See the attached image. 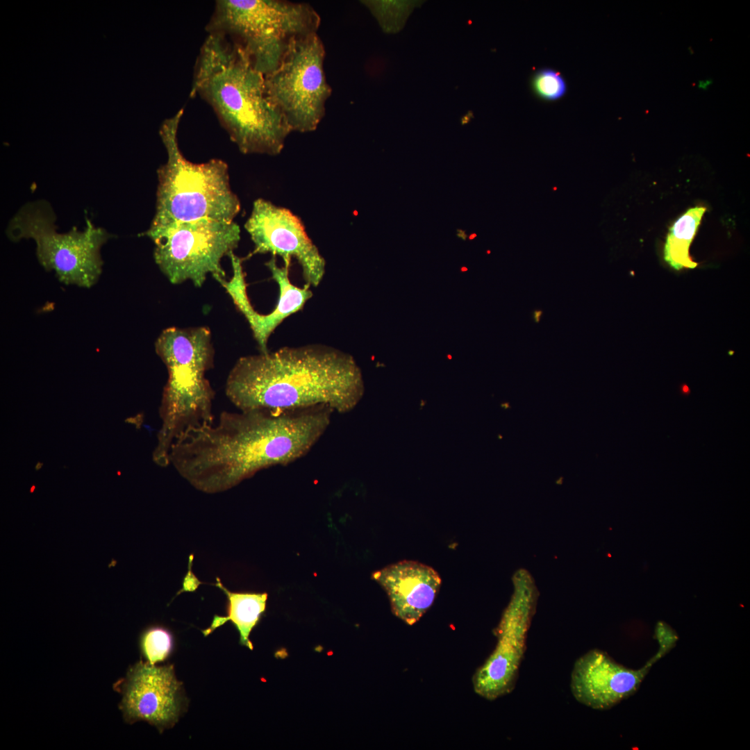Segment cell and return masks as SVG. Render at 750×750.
<instances>
[{
  "label": "cell",
  "instance_id": "obj_1",
  "mask_svg": "<svg viewBox=\"0 0 750 750\" xmlns=\"http://www.w3.org/2000/svg\"><path fill=\"white\" fill-rule=\"evenodd\" d=\"M326 406L283 412H222L215 424L190 428L174 442L169 462L197 490H228L258 472L306 456L324 435Z\"/></svg>",
  "mask_w": 750,
  "mask_h": 750
},
{
  "label": "cell",
  "instance_id": "obj_2",
  "mask_svg": "<svg viewBox=\"0 0 750 750\" xmlns=\"http://www.w3.org/2000/svg\"><path fill=\"white\" fill-rule=\"evenodd\" d=\"M225 390L242 411L279 413L322 406L344 414L361 400L365 385L351 354L311 344L240 358L227 377Z\"/></svg>",
  "mask_w": 750,
  "mask_h": 750
},
{
  "label": "cell",
  "instance_id": "obj_3",
  "mask_svg": "<svg viewBox=\"0 0 750 750\" xmlns=\"http://www.w3.org/2000/svg\"><path fill=\"white\" fill-rule=\"evenodd\" d=\"M197 95L210 105L242 153L274 156L283 149L292 131L267 95L265 75L222 34L209 33L200 49L190 97Z\"/></svg>",
  "mask_w": 750,
  "mask_h": 750
},
{
  "label": "cell",
  "instance_id": "obj_4",
  "mask_svg": "<svg viewBox=\"0 0 750 750\" xmlns=\"http://www.w3.org/2000/svg\"><path fill=\"white\" fill-rule=\"evenodd\" d=\"M211 338L207 327H169L156 341V352L168 372L159 408L162 424L153 453V460L160 467L169 465L172 445L184 431L213 424L215 392L206 376L213 367Z\"/></svg>",
  "mask_w": 750,
  "mask_h": 750
},
{
  "label": "cell",
  "instance_id": "obj_5",
  "mask_svg": "<svg viewBox=\"0 0 750 750\" xmlns=\"http://www.w3.org/2000/svg\"><path fill=\"white\" fill-rule=\"evenodd\" d=\"M183 115L181 108L160 129L167 160L157 171L156 207L151 227L201 219L233 222L240 202L231 190L228 165L220 159L194 163L184 157L178 142Z\"/></svg>",
  "mask_w": 750,
  "mask_h": 750
},
{
  "label": "cell",
  "instance_id": "obj_6",
  "mask_svg": "<svg viewBox=\"0 0 750 750\" xmlns=\"http://www.w3.org/2000/svg\"><path fill=\"white\" fill-rule=\"evenodd\" d=\"M320 17L309 4L279 0H218L206 26L239 45L264 75L278 65L291 42L317 33Z\"/></svg>",
  "mask_w": 750,
  "mask_h": 750
},
{
  "label": "cell",
  "instance_id": "obj_7",
  "mask_svg": "<svg viewBox=\"0 0 750 750\" xmlns=\"http://www.w3.org/2000/svg\"><path fill=\"white\" fill-rule=\"evenodd\" d=\"M54 222L55 214L49 203L35 201L18 210L6 232L13 241L33 239L41 265L47 271H53L62 283L91 288L102 272L100 250L109 239L108 233L88 221L83 231L74 228L60 233L56 231Z\"/></svg>",
  "mask_w": 750,
  "mask_h": 750
},
{
  "label": "cell",
  "instance_id": "obj_8",
  "mask_svg": "<svg viewBox=\"0 0 750 750\" xmlns=\"http://www.w3.org/2000/svg\"><path fill=\"white\" fill-rule=\"evenodd\" d=\"M144 235L153 241L155 262L171 283L190 281L201 287L208 274L225 279L221 261L237 248L240 228L234 221L201 219L150 226Z\"/></svg>",
  "mask_w": 750,
  "mask_h": 750
},
{
  "label": "cell",
  "instance_id": "obj_9",
  "mask_svg": "<svg viewBox=\"0 0 750 750\" xmlns=\"http://www.w3.org/2000/svg\"><path fill=\"white\" fill-rule=\"evenodd\" d=\"M325 50L317 34L294 39L277 67L265 75L267 95L292 131H315L332 90L324 71Z\"/></svg>",
  "mask_w": 750,
  "mask_h": 750
},
{
  "label": "cell",
  "instance_id": "obj_10",
  "mask_svg": "<svg viewBox=\"0 0 750 750\" xmlns=\"http://www.w3.org/2000/svg\"><path fill=\"white\" fill-rule=\"evenodd\" d=\"M537 596L531 585L518 584L497 629L496 647L473 678L476 693L494 700L513 689L526 650Z\"/></svg>",
  "mask_w": 750,
  "mask_h": 750
},
{
  "label": "cell",
  "instance_id": "obj_11",
  "mask_svg": "<svg viewBox=\"0 0 750 750\" xmlns=\"http://www.w3.org/2000/svg\"><path fill=\"white\" fill-rule=\"evenodd\" d=\"M244 228L254 244V253L280 256L287 267L294 257L301 267L306 284L319 285L325 274V260L308 236L301 219L291 211L258 199Z\"/></svg>",
  "mask_w": 750,
  "mask_h": 750
},
{
  "label": "cell",
  "instance_id": "obj_12",
  "mask_svg": "<svg viewBox=\"0 0 750 750\" xmlns=\"http://www.w3.org/2000/svg\"><path fill=\"white\" fill-rule=\"evenodd\" d=\"M181 685L173 665L136 663L115 685L123 695L119 707L124 719L129 723L146 721L160 731L172 726L181 710Z\"/></svg>",
  "mask_w": 750,
  "mask_h": 750
},
{
  "label": "cell",
  "instance_id": "obj_13",
  "mask_svg": "<svg viewBox=\"0 0 750 750\" xmlns=\"http://www.w3.org/2000/svg\"><path fill=\"white\" fill-rule=\"evenodd\" d=\"M665 655L660 651L642 668L632 669L606 653L592 649L576 660L571 674L574 697L585 706L607 710L633 694L653 665Z\"/></svg>",
  "mask_w": 750,
  "mask_h": 750
},
{
  "label": "cell",
  "instance_id": "obj_14",
  "mask_svg": "<svg viewBox=\"0 0 750 750\" xmlns=\"http://www.w3.org/2000/svg\"><path fill=\"white\" fill-rule=\"evenodd\" d=\"M229 257L233 276L230 280L224 279L219 283L249 323L260 352L268 351L267 341L271 334L286 318L303 309L312 297V292L308 284L306 283L303 288L293 285L289 278V267H278L273 257L265 265L279 287L278 303L269 313H259L253 308L247 295L242 260L234 253Z\"/></svg>",
  "mask_w": 750,
  "mask_h": 750
},
{
  "label": "cell",
  "instance_id": "obj_15",
  "mask_svg": "<svg viewBox=\"0 0 750 750\" xmlns=\"http://www.w3.org/2000/svg\"><path fill=\"white\" fill-rule=\"evenodd\" d=\"M372 578L387 592L394 614L408 625L430 608L441 583L434 569L411 560L390 565L374 572Z\"/></svg>",
  "mask_w": 750,
  "mask_h": 750
},
{
  "label": "cell",
  "instance_id": "obj_16",
  "mask_svg": "<svg viewBox=\"0 0 750 750\" xmlns=\"http://www.w3.org/2000/svg\"><path fill=\"white\" fill-rule=\"evenodd\" d=\"M215 585L226 595L227 615H215L210 626L202 631L203 635L207 636L225 622L231 621L239 631L240 643L252 650L253 644L249 635L265 611L267 594L231 592L223 585L218 577H216Z\"/></svg>",
  "mask_w": 750,
  "mask_h": 750
},
{
  "label": "cell",
  "instance_id": "obj_17",
  "mask_svg": "<svg viewBox=\"0 0 750 750\" xmlns=\"http://www.w3.org/2000/svg\"><path fill=\"white\" fill-rule=\"evenodd\" d=\"M706 210L702 206L691 208L669 228L664 246V260L674 269H694L697 266L690 256L689 248Z\"/></svg>",
  "mask_w": 750,
  "mask_h": 750
},
{
  "label": "cell",
  "instance_id": "obj_18",
  "mask_svg": "<svg viewBox=\"0 0 750 750\" xmlns=\"http://www.w3.org/2000/svg\"><path fill=\"white\" fill-rule=\"evenodd\" d=\"M365 5L378 22L382 31L388 34L401 31L415 8L424 1L417 0H365Z\"/></svg>",
  "mask_w": 750,
  "mask_h": 750
},
{
  "label": "cell",
  "instance_id": "obj_19",
  "mask_svg": "<svg viewBox=\"0 0 750 750\" xmlns=\"http://www.w3.org/2000/svg\"><path fill=\"white\" fill-rule=\"evenodd\" d=\"M141 649L147 662L155 665L164 660L172 647L170 633L164 628L153 626L146 630L141 638Z\"/></svg>",
  "mask_w": 750,
  "mask_h": 750
},
{
  "label": "cell",
  "instance_id": "obj_20",
  "mask_svg": "<svg viewBox=\"0 0 750 750\" xmlns=\"http://www.w3.org/2000/svg\"><path fill=\"white\" fill-rule=\"evenodd\" d=\"M531 83L535 93L547 101L557 100L567 92V84L563 77L557 71L550 68L537 71Z\"/></svg>",
  "mask_w": 750,
  "mask_h": 750
},
{
  "label": "cell",
  "instance_id": "obj_21",
  "mask_svg": "<svg viewBox=\"0 0 750 750\" xmlns=\"http://www.w3.org/2000/svg\"><path fill=\"white\" fill-rule=\"evenodd\" d=\"M656 637L660 649L669 652L676 644L678 636L676 632L664 622H658L656 627Z\"/></svg>",
  "mask_w": 750,
  "mask_h": 750
},
{
  "label": "cell",
  "instance_id": "obj_22",
  "mask_svg": "<svg viewBox=\"0 0 750 750\" xmlns=\"http://www.w3.org/2000/svg\"><path fill=\"white\" fill-rule=\"evenodd\" d=\"M713 80L710 78L699 79L697 81L696 87L702 91H707L712 85Z\"/></svg>",
  "mask_w": 750,
  "mask_h": 750
},
{
  "label": "cell",
  "instance_id": "obj_23",
  "mask_svg": "<svg viewBox=\"0 0 750 750\" xmlns=\"http://www.w3.org/2000/svg\"><path fill=\"white\" fill-rule=\"evenodd\" d=\"M472 118H474L473 112L471 110H469L467 113L460 118V124L462 126L465 125L470 122Z\"/></svg>",
  "mask_w": 750,
  "mask_h": 750
},
{
  "label": "cell",
  "instance_id": "obj_24",
  "mask_svg": "<svg viewBox=\"0 0 750 750\" xmlns=\"http://www.w3.org/2000/svg\"><path fill=\"white\" fill-rule=\"evenodd\" d=\"M543 312L542 310H535L533 312V318L534 322L539 323L541 319Z\"/></svg>",
  "mask_w": 750,
  "mask_h": 750
},
{
  "label": "cell",
  "instance_id": "obj_25",
  "mask_svg": "<svg viewBox=\"0 0 750 750\" xmlns=\"http://www.w3.org/2000/svg\"><path fill=\"white\" fill-rule=\"evenodd\" d=\"M456 236L458 238L462 239L463 241L467 240V237H468L467 235L466 234L465 231L462 230V229H458V228L456 229Z\"/></svg>",
  "mask_w": 750,
  "mask_h": 750
},
{
  "label": "cell",
  "instance_id": "obj_26",
  "mask_svg": "<svg viewBox=\"0 0 750 750\" xmlns=\"http://www.w3.org/2000/svg\"><path fill=\"white\" fill-rule=\"evenodd\" d=\"M476 236V233H472V234H471V235H470L469 236V240H472V239H474V238H475Z\"/></svg>",
  "mask_w": 750,
  "mask_h": 750
},
{
  "label": "cell",
  "instance_id": "obj_27",
  "mask_svg": "<svg viewBox=\"0 0 750 750\" xmlns=\"http://www.w3.org/2000/svg\"><path fill=\"white\" fill-rule=\"evenodd\" d=\"M683 391L685 392V394H688V393L689 392H688V388H687V387H685V388H683Z\"/></svg>",
  "mask_w": 750,
  "mask_h": 750
},
{
  "label": "cell",
  "instance_id": "obj_28",
  "mask_svg": "<svg viewBox=\"0 0 750 750\" xmlns=\"http://www.w3.org/2000/svg\"><path fill=\"white\" fill-rule=\"evenodd\" d=\"M467 267H462L461 268V271H462V272H465V271H467Z\"/></svg>",
  "mask_w": 750,
  "mask_h": 750
}]
</instances>
